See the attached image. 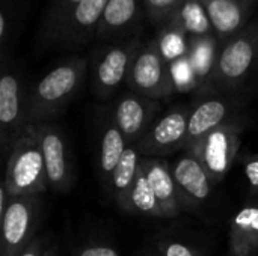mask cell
I'll return each mask as SVG.
<instances>
[{
	"instance_id": "obj_17",
	"label": "cell",
	"mask_w": 258,
	"mask_h": 256,
	"mask_svg": "<svg viewBox=\"0 0 258 256\" xmlns=\"http://www.w3.org/2000/svg\"><path fill=\"white\" fill-rule=\"evenodd\" d=\"M141 164L145 175L154 190V195L160 204L165 219H174L181 211V202L178 198L177 186L172 177V170L168 163L162 158L142 157Z\"/></svg>"
},
{
	"instance_id": "obj_2",
	"label": "cell",
	"mask_w": 258,
	"mask_h": 256,
	"mask_svg": "<svg viewBox=\"0 0 258 256\" xmlns=\"http://www.w3.org/2000/svg\"><path fill=\"white\" fill-rule=\"evenodd\" d=\"M258 66V18L219 45L209 83L203 89L233 94ZM200 91V89H198Z\"/></svg>"
},
{
	"instance_id": "obj_5",
	"label": "cell",
	"mask_w": 258,
	"mask_h": 256,
	"mask_svg": "<svg viewBox=\"0 0 258 256\" xmlns=\"http://www.w3.org/2000/svg\"><path fill=\"white\" fill-rule=\"evenodd\" d=\"M141 44L142 38H133L121 42L101 44L92 50L89 57L91 86L98 100L110 98L127 81Z\"/></svg>"
},
{
	"instance_id": "obj_24",
	"label": "cell",
	"mask_w": 258,
	"mask_h": 256,
	"mask_svg": "<svg viewBox=\"0 0 258 256\" xmlns=\"http://www.w3.org/2000/svg\"><path fill=\"white\" fill-rule=\"evenodd\" d=\"M141 213L144 216H151L156 219H165L160 204L154 195V190L145 175L142 164H139V172L130 196V213Z\"/></svg>"
},
{
	"instance_id": "obj_18",
	"label": "cell",
	"mask_w": 258,
	"mask_h": 256,
	"mask_svg": "<svg viewBox=\"0 0 258 256\" xmlns=\"http://www.w3.org/2000/svg\"><path fill=\"white\" fill-rule=\"evenodd\" d=\"M30 8L32 0H0V59L11 57Z\"/></svg>"
},
{
	"instance_id": "obj_12",
	"label": "cell",
	"mask_w": 258,
	"mask_h": 256,
	"mask_svg": "<svg viewBox=\"0 0 258 256\" xmlns=\"http://www.w3.org/2000/svg\"><path fill=\"white\" fill-rule=\"evenodd\" d=\"M147 18L144 0H109L95 41L103 44L142 38L144 20Z\"/></svg>"
},
{
	"instance_id": "obj_27",
	"label": "cell",
	"mask_w": 258,
	"mask_h": 256,
	"mask_svg": "<svg viewBox=\"0 0 258 256\" xmlns=\"http://www.w3.org/2000/svg\"><path fill=\"white\" fill-rule=\"evenodd\" d=\"M171 72H172L175 88H178L181 91H187L190 88L198 86L197 74H195V69H194L189 54L175 60L174 63H171Z\"/></svg>"
},
{
	"instance_id": "obj_33",
	"label": "cell",
	"mask_w": 258,
	"mask_h": 256,
	"mask_svg": "<svg viewBox=\"0 0 258 256\" xmlns=\"http://www.w3.org/2000/svg\"><path fill=\"white\" fill-rule=\"evenodd\" d=\"M255 201H257V205H258V190H255Z\"/></svg>"
},
{
	"instance_id": "obj_6",
	"label": "cell",
	"mask_w": 258,
	"mask_h": 256,
	"mask_svg": "<svg viewBox=\"0 0 258 256\" xmlns=\"http://www.w3.org/2000/svg\"><path fill=\"white\" fill-rule=\"evenodd\" d=\"M125 83L132 92L156 101L166 100L174 94L177 88L171 65L165 60L156 38L142 41Z\"/></svg>"
},
{
	"instance_id": "obj_9",
	"label": "cell",
	"mask_w": 258,
	"mask_h": 256,
	"mask_svg": "<svg viewBox=\"0 0 258 256\" xmlns=\"http://www.w3.org/2000/svg\"><path fill=\"white\" fill-rule=\"evenodd\" d=\"M236 109V98L230 92L200 89L195 103L190 106L184 148H192L206 134L233 121Z\"/></svg>"
},
{
	"instance_id": "obj_21",
	"label": "cell",
	"mask_w": 258,
	"mask_h": 256,
	"mask_svg": "<svg viewBox=\"0 0 258 256\" xmlns=\"http://www.w3.org/2000/svg\"><path fill=\"white\" fill-rule=\"evenodd\" d=\"M83 0H48L38 27V44L41 48H51L59 29L67 17Z\"/></svg>"
},
{
	"instance_id": "obj_10",
	"label": "cell",
	"mask_w": 258,
	"mask_h": 256,
	"mask_svg": "<svg viewBox=\"0 0 258 256\" xmlns=\"http://www.w3.org/2000/svg\"><path fill=\"white\" fill-rule=\"evenodd\" d=\"M190 106H175L159 116L136 143L141 157L162 158L186 145Z\"/></svg>"
},
{
	"instance_id": "obj_3",
	"label": "cell",
	"mask_w": 258,
	"mask_h": 256,
	"mask_svg": "<svg viewBox=\"0 0 258 256\" xmlns=\"http://www.w3.org/2000/svg\"><path fill=\"white\" fill-rule=\"evenodd\" d=\"M0 143L11 152L14 143L29 127V88L26 75L12 57L0 59Z\"/></svg>"
},
{
	"instance_id": "obj_30",
	"label": "cell",
	"mask_w": 258,
	"mask_h": 256,
	"mask_svg": "<svg viewBox=\"0 0 258 256\" xmlns=\"http://www.w3.org/2000/svg\"><path fill=\"white\" fill-rule=\"evenodd\" d=\"M47 252L45 250V241L42 237H38L35 238L21 253L18 256H47Z\"/></svg>"
},
{
	"instance_id": "obj_26",
	"label": "cell",
	"mask_w": 258,
	"mask_h": 256,
	"mask_svg": "<svg viewBox=\"0 0 258 256\" xmlns=\"http://www.w3.org/2000/svg\"><path fill=\"white\" fill-rule=\"evenodd\" d=\"M186 0H144L147 20L157 29L169 24Z\"/></svg>"
},
{
	"instance_id": "obj_4",
	"label": "cell",
	"mask_w": 258,
	"mask_h": 256,
	"mask_svg": "<svg viewBox=\"0 0 258 256\" xmlns=\"http://www.w3.org/2000/svg\"><path fill=\"white\" fill-rule=\"evenodd\" d=\"M3 186L11 199L42 195L48 190L42 151L30 127L9 152Z\"/></svg>"
},
{
	"instance_id": "obj_1",
	"label": "cell",
	"mask_w": 258,
	"mask_h": 256,
	"mask_svg": "<svg viewBox=\"0 0 258 256\" xmlns=\"http://www.w3.org/2000/svg\"><path fill=\"white\" fill-rule=\"evenodd\" d=\"M89 68V59L73 56L29 88V125L50 122L79 94Z\"/></svg>"
},
{
	"instance_id": "obj_11",
	"label": "cell",
	"mask_w": 258,
	"mask_h": 256,
	"mask_svg": "<svg viewBox=\"0 0 258 256\" xmlns=\"http://www.w3.org/2000/svg\"><path fill=\"white\" fill-rule=\"evenodd\" d=\"M29 127L35 133L42 151L48 187L57 193L70 190L73 186V163L62 130L50 122Z\"/></svg>"
},
{
	"instance_id": "obj_32",
	"label": "cell",
	"mask_w": 258,
	"mask_h": 256,
	"mask_svg": "<svg viewBox=\"0 0 258 256\" xmlns=\"http://www.w3.org/2000/svg\"><path fill=\"white\" fill-rule=\"evenodd\" d=\"M47 256H59V255H57V253H56V250L53 249V250H48V252H47Z\"/></svg>"
},
{
	"instance_id": "obj_8",
	"label": "cell",
	"mask_w": 258,
	"mask_h": 256,
	"mask_svg": "<svg viewBox=\"0 0 258 256\" xmlns=\"http://www.w3.org/2000/svg\"><path fill=\"white\" fill-rule=\"evenodd\" d=\"M41 195L12 198L2 220V256H18L35 238Z\"/></svg>"
},
{
	"instance_id": "obj_19",
	"label": "cell",
	"mask_w": 258,
	"mask_h": 256,
	"mask_svg": "<svg viewBox=\"0 0 258 256\" xmlns=\"http://www.w3.org/2000/svg\"><path fill=\"white\" fill-rule=\"evenodd\" d=\"M141 158L142 157L136 145H128L121 161L118 163L116 169L112 174L109 189L112 192V196L116 205L122 211L130 213V196H132V190H133V186L139 172Z\"/></svg>"
},
{
	"instance_id": "obj_31",
	"label": "cell",
	"mask_w": 258,
	"mask_h": 256,
	"mask_svg": "<svg viewBox=\"0 0 258 256\" xmlns=\"http://www.w3.org/2000/svg\"><path fill=\"white\" fill-rule=\"evenodd\" d=\"M79 256H119V253L109 246H88L79 252Z\"/></svg>"
},
{
	"instance_id": "obj_23",
	"label": "cell",
	"mask_w": 258,
	"mask_h": 256,
	"mask_svg": "<svg viewBox=\"0 0 258 256\" xmlns=\"http://www.w3.org/2000/svg\"><path fill=\"white\" fill-rule=\"evenodd\" d=\"M127 146L128 145H127L122 133L113 122V119L109 121L104 125L103 136H101V145H100V170L106 181L110 183L112 174L116 169L118 163L121 161Z\"/></svg>"
},
{
	"instance_id": "obj_7",
	"label": "cell",
	"mask_w": 258,
	"mask_h": 256,
	"mask_svg": "<svg viewBox=\"0 0 258 256\" xmlns=\"http://www.w3.org/2000/svg\"><path fill=\"white\" fill-rule=\"evenodd\" d=\"M240 133L242 125L233 119L210 131L187 149L206 167L212 183H221L231 169L240 146Z\"/></svg>"
},
{
	"instance_id": "obj_20",
	"label": "cell",
	"mask_w": 258,
	"mask_h": 256,
	"mask_svg": "<svg viewBox=\"0 0 258 256\" xmlns=\"http://www.w3.org/2000/svg\"><path fill=\"white\" fill-rule=\"evenodd\" d=\"M230 247L234 256L258 252V205H248L234 216L230 225Z\"/></svg>"
},
{
	"instance_id": "obj_15",
	"label": "cell",
	"mask_w": 258,
	"mask_h": 256,
	"mask_svg": "<svg viewBox=\"0 0 258 256\" xmlns=\"http://www.w3.org/2000/svg\"><path fill=\"white\" fill-rule=\"evenodd\" d=\"M177 186L181 207H198L209 196L212 190V180L201 164V161L187 151L171 167Z\"/></svg>"
},
{
	"instance_id": "obj_22",
	"label": "cell",
	"mask_w": 258,
	"mask_h": 256,
	"mask_svg": "<svg viewBox=\"0 0 258 256\" xmlns=\"http://www.w3.org/2000/svg\"><path fill=\"white\" fill-rule=\"evenodd\" d=\"M189 36V41L215 38L213 27L203 0H186L172 20Z\"/></svg>"
},
{
	"instance_id": "obj_28",
	"label": "cell",
	"mask_w": 258,
	"mask_h": 256,
	"mask_svg": "<svg viewBox=\"0 0 258 256\" xmlns=\"http://www.w3.org/2000/svg\"><path fill=\"white\" fill-rule=\"evenodd\" d=\"M245 175L249 181V186L254 190H258V154L245 161Z\"/></svg>"
},
{
	"instance_id": "obj_29",
	"label": "cell",
	"mask_w": 258,
	"mask_h": 256,
	"mask_svg": "<svg viewBox=\"0 0 258 256\" xmlns=\"http://www.w3.org/2000/svg\"><path fill=\"white\" fill-rule=\"evenodd\" d=\"M163 256H198V253L192 247H189L183 243L172 241V243L166 244Z\"/></svg>"
},
{
	"instance_id": "obj_16",
	"label": "cell",
	"mask_w": 258,
	"mask_h": 256,
	"mask_svg": "<svg viewBox=\"0 0 258 256\" xmlns=\"http://www.w3.org/2000/svg\"><path fill=\"white\" fill-rule=\"evenodd\" d=\"M218 44L239 33L249 21L258 0H203Z\"/></svg>"
},
{
	"instance_id": "obj_14",
	"label": "cell",
	"mask_w": 258,
	"mask_h": 256,
	"mask_svg": "<svg viewBox=\"0 0 258 256\" xmlns=\"http://www.w3.org/2000/svg\"><path fill=\"white\" fill-rule=\"evenodd\" d=\"M109 0H83L63 21L51 48L77 50L95 39Z\"/></svg>"
},
{
	"instance_id": "obj_25",
	"label": "cell",
	"mask_w": 258,
	"mask_h": 256,
	"mask_svg": "<svg viewBox=\"0 0 258 256\" xmlns=\"http://www.w3.org/2000/svg\"><path fill=\"white\" fill-rule=\"evenodd\" d=\"M156 39L159 42V47L165 60L169 65L189 54V47H190L189 36L174 21L159 29V35Z\"/></svg>"
},
{
	"instance_id": "obj_13",
	"label": "cell",
	"mask_w": 258,
	"mask_h": 256,
	"mask_svg": "<svg viewBox=\"0 0 258 256\" xmlns=\"http://www.w3.org/2000/svg\"><path fill=\"white\" fill-rule=\"evenodd\" d=\"M159 112V101L128 91L115 101L112 116L127 145H136L157 119Z\"/></svg>"
}]
</instances>
